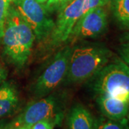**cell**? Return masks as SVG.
I'll use <instances>...</instances> for the list:
<instances>
[{
    "instance_id": "cell-10",
    "label": "cell",
    "mask_w": 129,
    "mask_h": 129,
    "mask_svg": "<svg viewBox=\"0 0 129 129\" xmlns=\"http://www.w3.org/2000/svg\"><path fill=\"white\" fill-rule=\"evenodd\" d=\"M95 120L83 104H75L66 117V129H95Z\"/></svg>"
},
{
    "instance_id": "cell-20",
    "label": "cell",
    "mask_w": 129,
    "mask_h": 129,
    "mask_svg": "<svg viewBox=\"0 0 129 129\" xmlns=\"http://www.w3.org/2000/svg\"><path fill=\"white\" fill-rule=\"evenodd\" d=\"M14 125L12 120H9V121L3 120L2 122L0 123V129H12Z\"/></svg>"
},
{
    "instance_id": "cell-6",
    "label": "cell",
    "mask_w": 129,
    "mask_h": 129,
    "mask_svg": "<svg viewBox=\"0 0 129 129\" xmlns=\"http://www.w3.org/2000/svg\"><path fill=\"white\" fill-rule=\"evenodd\" d=\"M14 4L32 28L36 41L42 43L48 40L55 27V22L45 7L37 0H17Z\"/></svg>"
},
{
    "instance_id": "cell-12",
    "label": "cell",
    "mask_w": 129,
    "mask_h": 129,
    "mask_svg": "<svg viewBox=\"0 0 129 129\" xmlns=\"http://www.w3.org/2000/svg\"><path fill=\"white\" fill-rule=\"evenodd\" d=\"M110 7L115 22L121 29L129 30V0H111Z\"/></svg>"
},
{
    "instance_id": "cell-21",
    "label": "cell",
    "mask_w": 129,
    "mask_h": 129,
    "mask_svg": "<svg viewBox=\"0 0 129 129\" xmlns=\"http://www.w3.org/2000/svg\"><path fill=\"white\" fill-rule=\"evenodd\" d=\"M120 41L122 42H129V30L127 32H124L123 35H121L120 36Z\"/></svg>"
},
{
    "instance_id": "cell-15",
    "label": "cell",
    "mask_w": 129,
    "mask_h": 129,
    "mask_svg": "<svg viewBox=\"0 0 129 129\" xmlns=\"http://www.w3.org/2000/svg\"><path fill=\"white\" fill-rule=\"evenodd\" d=\"M73 0H47L45 5L48 12H60Z\"/></svg>"
},
{
    "instance_id": "cell-14",
    "label": "cell",
    "mask_w": 129,
    "mask_h": 129,
    "mask_svg": "<svg viewBox=\"0 0 129 129\" xmlns=\"http://www.w3.org/2000/svg\"><path fill=\"white\" fill-rule=\"evenodd\" d=\"M12 0H0V41L4 35L5 23Z\"/></svg>"
},
{
    "instance_id": "cell-19",
    "label": "cell",
    "mask_w": 129,
    "mask_h": 129,
    "mask_svg": "<svg viewBox=\"0 0 129 129\" xmlns=\"http://www.w3.org/2000/svg\"><path fill=\"white\" fill-rule=\"evenodd\" d=\"M7 76V72L5 67L0 63V85L5 81Z\"/></svg>"
},
{
    "instance_id": "cell-8",
    "label": "cell",
    "mask_w": 129,
    "mask_h": 129,
    "mask_svg": "<svg viewBox=\"0 0 129 129\" xmlns=\"http://www.w3.org/2000/svg\"><path fill=\"white\" fill-rule=\"evenodd\" d=\"M108 27V13L103 7L88 10L75 24L68 41L95 38L103 35Z\"/></svg>"
},
{
    "instance_id": "cell-17",
    "label": "cell",
    "mask_w": 129,
    "mask_h": 129,
    "mask_svg": "<svg viewBox=\"0 0 129 129\" xmlns=\"http://www.w3.org/2000/svg\"><path fill=\"white\" fill-rule=\"evenodd\" d=\"M118 53L120 59L129 66V42H122L118 47Z\"/></svg>"
},
{
    "instance_id": "cell-4",
    "label": "cell",
    "mask_w": 129,
    "mask_h": 129,
    "mask_svg": "<svg viewBox=\"0 0 129 129\" xmlns=\"http://www.w3.org/2000/svg\"><path fill=\"white\" fill-rule=\"evenodd\" d=\"M73 48L66 46L61 49L37 78L31 89L37 99L50 95L66 78Z\"/></svg>"
},
{
    "instance_id": "cell-16",
    "label": "cell",
    "mask_w": 129,
    "mask_h": 129,
    "mask_svg": "<svg viewBox=\"0 0 129 129\" xmlns=\"http://www.w3.org/2000/svg\"><path fill=\"white\" fill-rule=\"evenodd\" d=\"M60 121L55 119H46L36 123L31 127V129H54L55 126Z\"/></svg>"
},
{
    "instance_id": "cell-23",
    "label": "cell",
    "mask_w": 129,
    "mask_h": 129,
    "mask_svg": "<svg viewBox=\"0 0 129 129\" xmlns=\"http://www.w3.org/2000/svg\"><path fill=\"white\" fill-rule=\"evenodd\" d=\"M38 2H40V3H41V4H43V3H45V2H46L47 0H37Z\"/></svg>"
},
{
    "instance_id": "cell-25",
    "label": "cell",
    "mask_w": 129,
    "mask_h": 129,
    "mask_svg": "<svg viewBox=\"0 0 129 129\" xmlns=\"http://www.w3.org/2000/svg\"><path fill=\"white\" fill-rule=\"evenodd\" d=\"M17 1V0H12V2H13V3H15Z\"/></svg>"
},
{
    "instance_id": "cell-18",
    "label": "cell",
    "mask_w": 129,
    "mask_h": 129,
    "mask_svg": "<svg viewBox=\"0 0 129 129\" xmlns=\"http://www.w3.org/2000/svg\"><path fill=\"white\" fill-rule=\"evenodd\" d=\"M111 0H86L87 2V8L88 10L96 8L99 7H104L108 5Z\"/></svg>"
},
{
    "instance_id": "cell-2",
    "label": "cell",
    "mask_w": 129,
    "mask_h": 129,
    "mask_svg": "<svg viewBox=\"0 0 129 129\" xmlns=\"http://www.w3.org/2000/svg\"><path fill=\"white\" fill-rule=\"evenodd\" d=\"M113 52L100 45H88L73 47L70 55L66 82L83 83L92 78L112 58Z\"/></svg>"
},
{
    "instance_id": "cell-1",
    "label": "cell",
    "mask_w": 129,
    "mask_h": 129,
    "mask_svg": "<svg viewBox=\"0 0 129 129\" xmlns=\"http://www.w3.org/2000/svg\"><path fill=\"white\" fill-rule=\"evenodd\" d=\"M35 41L31 27L11 5L2 39L5 57L17 69L23 68L32 54Z\"/></svg>"
},
{
    "instance_id": "cell-22",
    "label": "cell",
    "mask_w": 129,
    "mask_h": 129,
    "mask_svg": "<svg viewBox=\"0 0 129 129\" xmlns=\"http://www.w3.org/2000/svg\"><path fill=\"white\" fill-rule=\"evenodd\" d=\"M12 129H31V127L27 125H19V126H14Z\"/></svg>"
},
{
    "instance_id": "cell-3",
    "label": "cell",
    "mask_w": 129,
    "mask_h": 129,
    "mask_svg": "<svg viewBox=\"0 0 129 129\" xmlns=\"http://www.w3.org/2000/svg\"><path fill=\"white\" fill-rule=\"evenodd\" d=\"M91 88L97 95L107 94L129 101V66L120 57L110 60L92 77Z\"/></svg>"
},
{
    "instance_id": "cell-13",
    "label": "cell",
    "mask_w": 129,
    "mask_h": 129,
    "mask_svg": "<svg viewBox=\"0 0 129 129\" xmlns=\"http://www.w3.org/2000/svg\"><path fill=\"white\" fill-rule=\"evenodd\" d=\"M95 129H129L128 120L127 118L111 120L103 116L95 120Z\"/></svg>"
},
{
    "instance_id": "cell-9",
    "label": "cell",
    "mask_w": 129,
    "mask_h": 129,
    "mask_svg": "<svg viewBox=\"0 0 129 129\" xmlns=\"http://www.w3.org/2000/svg\"><path fill=\"white\" fill-rule=\"evenodd\" d=\"M96 103L104 117L118 120L127 118L129 111V101H123L107 94L98 95Z\"/></svg>"
},
{
    "instance_id": "cell-24",
    "label": "cell",
    "mask_w": 129,
    "mask_h": 129,
    "mask_svg": "<svg viewBox=\"0 0 129 129\" xmlns=\"http://www.w3.org/2000/svg\"><path fill=\"white\" fill-rule=\"evenodd\" d=\"M127 119L128 120V123H129V111H128V115H127Z\"/></svg>"
},
{
    "instance_id": "cell-11",
    "label": "cell",
    "mask_w": 129,
    "mask_h": 129,
    "mask_svg": "<svg viewBox=\"0 0 129 129\" xmlns=\"http://www.w3.org/2000/svg\"><path fill=\"white\" fill-rule=\"evenodd\" d=\"M19 103V94L14 84L2 83L0 85V120L13 114Z\"/></svg>"
},
{
    "instance_id": "cell-7",
    "label": "cell",
    "mask_w": 129,
    "mask_h": 129,
    "mask_svg": "<svg viewBox=\"0 0 129 129\" xmlns=\"http://www.w3.org/2000/svg\"><path fill=\"white\" fill-rule=\"evenodd\" d=\"M88 11L86 0H73L60 11L54 29L47 40L51 46H60L68 41L75 24Z\"/></svg>"
},
{
    "instance_id": "cell-5",
    "label": "cell",
    "mask_w": 129,
    "mask_h": 129,
    "mask_svg": "<svg viewBox=\"0 0 129 129\" xmlns=\"http://www.w3.org/2000/svg\"><path fill=\"white\" fill-rule=\"evenodd\" d=\"M63 103L55 95H48L31 102L12 121L14 126L32 127L36 123L46 119L61 121L63 116Z\"/></svg>"
}]
</instances>
